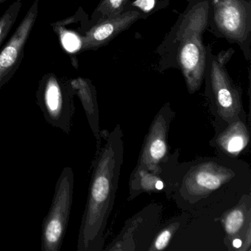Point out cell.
Returning a JSON list of instances; mask_svg holds the SVG:
<instances>
[{"mask_svg":"<svg viewBox=\"0 0 251 251\" xmlns=\"http://www.w3.org/2000/svg\"><path fill=\"white\" fill-rule=\"evenodd\" d=\"M124 136L120 125L100 130L92 164V176L77 237L78 251H100L115 202L124 158Z\"/></svg>","mask_w":251,"mask_h":251,"instance_id":"cell-2","label":"cell"},{"mask_svg":"<svg viewBox=\"0 0 251 251\" xmlns=\"http://www.w3.org/2000/svg\"><path fill=\"white\" fill-rule=\"evenodd\" d=\"M130 0H101L91 17V25L121 14L127 8Z\"/></svg>","mask_w":251,"mask_h":251,"instance_id":"cell-14","label":"cell"},{"mask_svg":"<svg viewBox=\"0 0 251 251\" xmlns=\"http://www.w3.org/2000/svg\"><path fill=\"white\" fill-rule=\"evenodd\" d=\"M251 195H246L234 206L229 208L220 218H223L226 237L225 241L228 246L236 238L242 240L245 237V243L248 248L251 246Z\"/></svg>","mask_w":251,"mask_h":251,"instance_id":"cell-11","label":"cell"},{"mask_svg":"<svg viewBox=\"0 0 251 251\" xmlns=\"http://www.w3.org/2000/svg\"><path fill=\"white\" fill-rule=\"evenodd\" d=\"M246 122L238 120L215 131L209 143L216 150L217 155L237 158L245 151L250 140L249 128Z\"/></svg>","mask_w":251,"mask_h":251,"instance_id":"cell-12","label":"cell"},{"mask_svg":"<svg viewBox=\"0 0 251 251\" xmlns=\"http://www.w3.org/2000/svg\"><path fill=\"white\" fill-rule=\"evenodd\" d=\"M22 7V0H17L8 7L3 15L0 17V47L5 42L13 26L15 24Z\"/></svg>","mask_w":251,"mask_h":251,"instance_id":"cell-15","label":"cell"},{"mask_svg":"<svg viewBox=\"0 0 251 251\" xmlns=\"http://www.w3.org/2000/svg\"><path fill=\"white\" fill-rule=\"evenodd\" d=\"M230 245H231L233 248H236V249H240L242 247V241L239 238H236V239H233V240L231 241Z\"/></svg>","mask_w":251,"mask_h":251,"instance_id":"cell-18","label":"cell"},{"mask_svg":"<svg viewBox=\"0 0 251 251\" xmlns=\"http://www.w3.org/2000/svg\"><path fill=\"white\" fill-rule=\"evenodd\" d=\"M155 0H136L133 6H138L140 11L144 13H149L154 6Z\"/></svg>","mask_w":251,"mask_h":251,"instance_id":"cell-17","label":"cell"},{"mask_svg":"<svg viewBox=\"0 0 251 251\" xmlns=\"http://www.w3.org/2000/svg\"><path fill=\"white\" fill-rule=\"evenodd\" d=\"M143 14L140 10L132 7L118 15L93 25L80 39V51L95 50L108 45L114 38L142 18Z\"/></svg>","mask_w":251,"mask_h":251,"instance_id":"cell-10","label":"cell"},{"mask_svg":"<svg viewBox=\"0 0 251 251\" xmlns=\"http://www.w3.org/2000/svg\"><path fill=\"white\" fill-rule=\"evenodd\" d=\"M206 62L203 80L205 96L209 102L210 110L215 120V131L224 128L238 120L246 121V113L242 102V90L234 84L226 69L233 50L215 55L211 47L207 45Z\"/></svg>","mask_w":251,"mask_h":251,"instance_id":"cell-4","label":"cell"},{"mask_svg":"<svg viewBox=\"0 0 251 251\" xmlns=\"http://www.w3.org/2000/svg\"><path fill=\"white\" fill-rule=\"evenodd\" d=\"M39 0H35L11 39L0 52V89L15 74L24 57L25 48L39 15Z\"/></svg>","mask_w":251,"mask_h":251,"instance_id":"cell-9","label":"cell"},{"mask_svg":"<svg viewBox=\"0 0 251 251\" xmlns=\"http://www.w3.org/2000/svg\"><path fill=\"white\" fill-rule=\"evenodd\" d=\"M208 0H189L169 34L157 50L160 67L180 70L189 94L201 89L206 62L203 33L208 27Z\"/></svg>","mask_w":251,"mask_h":251,"instance_id":"cell-3","label":"cell"},{"mask_svg":"<svg viewBox=\"0 0 251 251\" xmlns=\"http://www.w3.org/2000/svg\"><path fill=\"white\" fill-rule=\"evenodd\" d=\"M176 117L170 103H166L154 117L145 136L136 167L159 176L166 186V193L170 197L175 173L179 163L177 154L170 155L169 130Z\"/></svg>","mask_w":251,"mask_h":251,"instance_id":"cell-5","label":"cell"},{"mask_svg":"<svg viewBox=\"0 0 251 251\" xmlns=\"http://www.w3.org/2000/svg\"><path fill=\"white\" fill-rule=\"evenodd\" d=\"M70 80L75 95H77L83 105L88 123L98 144L100 140V129L96 89L88 79L77 77Z\"/></svg>","mask_w":251,"mask_h":251,"instance_id":"cell-13","label":"cell"},{"mask_svg":"<svg viewBox=\"0 0 251 251\" xmlns=\"http://www.w3.org/2000/svg\"><path fill=\"white\" fill-rule=\"evenodd\" d=\"M208 27L217 37L240 47L248 59L251 55V0H208Z\"/></svg>","mask_w":251,"mask_h":251,"instance_id":"cell-6","label":"cell"},{"mask_svg":"<svg viewBox=\"0 0 251 251\" xmlns=\"http://www.w3.org/2000/svg\"><path fill=\"white\" fill-rule=\"evenodd\" d=\"M74 173L70 167H65L55 185L52 204L42 224L41 249L43 251H59L73 206Z\"/></svg>","mask_w":251,"mask_h":251,"instance_id":"cell-8","label":"cell"},{"mask_svg":"<svg viewBox=\"0 0 251 251\" xmlns=\"http://www.w3.org/2000/svg\"><path fill=\"white\" fill-rule=\"evenodd\" d=\"M180 222L176 221L170 223L168 226L161 229L155 239L151 242V246L148 248L149 251H164L170 243V240L177 229L180 227Z\"/></svg>","mask_w":251,"mask_h":251,"instance_id":"cell-16","label":"cell"},{"mask_svg":"<svg viewBox=\"0 0 251 251\" xmlns=\"http://www.w3.org/2000/svg\"><path fill=\"white\" fill-rule=\"evenodd\" d=\"M75 92L71 80L48 73L39 81L36 102L48 124L69 135L74 117Z\"/></svg>","mask_w":251,"mask_h":251,"instance_id":"cell-7","label":"cell"},{"mask_svg":"<svg viewBox=\"0 0 251 251\" xmlns=\"http://www.w3.org/2000/svg\"><path fill=\"white\" fill-rule=\"evenodd\" d=\"M6 0H0V4L3 3L4 2H5Z\"/></svg>","mask_w":251,"mask_h":251,"instance_id":"cell-19","label":"cell"},{"mask_svg":"<svg viewBox=\"0 0 251 251\" xmlns=\"http://www.w3.org/2000/svg\"><path fill=\"white\" fill-rule=\"evenodd\" d=\"M251 189L249 166L217 155L179 164L170 197L183 211L217 220L242 197L251 195Z\"/></svg>","mask_w":251,"mask_h":251,"instance_id":"cell-1","label":"cell"}]
</instances>
